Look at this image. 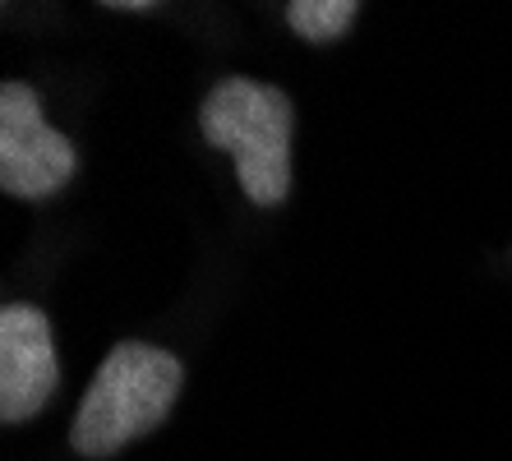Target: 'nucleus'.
Masks as SVG:
<instances>
[{
    "mask_svg": "<svg viewBox=\"0 0 512 461\" xmlns=\"http://www.w3.org/2000/svg\"><path fill=\"white\" fill-rule=\"evenodd\" d=\"M185 369L176 355L143 342H120L88 383V397L74 415L70 443L84 457H111L134 438L153 434L176 406Z\"/></svg>",
    "mask_w": 512,
    "mask_h": 461,
    "instance_id": "1",
    "label": "nucleus"
},
{
    "mask_svg": "<svg viewBox=\"0 0 512 461\" xmlns=\"http://www.w3.org/2000/svg\"><path fill=\"white\" fill-rule=\"evenodd\" d=\"M203 139L236 153V176L250 203L273 208L291 194V102L259 79H222L203 97Z\"/></svg>",
    "mask_w": 512,
    "mask_h": 461,
    "instance_id": "2",
    "label": "nucleus"
},
{
    "mask_svg": "<svg viewBox=\"0 0 512 461\" xmlns=\"http://www.w3.org/2000/svg\"><path fill=\"white\" fill-rule=\"evenodd\" d=\"M74 176V148L42 116L28 83H5L0 93V190L14 199H47Z\"/></svg>",
    "mask_w": 512,
    "mask_h": 461,
    "instance_id": "3",
    "label": "nucleus"
},
{
    "mask_svg": "<svg viewBox=\"0 0 512 461\" xmlns=\"http://www.w3.org/2000/svg\"><path fill=\"white\" fill-rule=\"evenodd\" d=\"M60 365L51 346V323L28 305L0 309V420H33L56 397Z\"/></svg>",
    "mask_w": 512,
    "mask_h": 461,
    "instance_id": "4",
    "label": "nucleus"
},
{
    "mask_svg": "<svg viewBox=\"0 0 512 461\" xmlns=\"http://www.w3.org/2000/svg\"><path fill=\"white\" fill-rule=\"evenodd\" d=\"M356 14H360L356 0H291L286 5V24L300 37H310V42H333V37H342L356 24Z\"/></svg>",
    "mask_w": 512,
    "mask_h": 461,
    "instance_id": "5",
    "label": "nucleus"
}]
</instances>
